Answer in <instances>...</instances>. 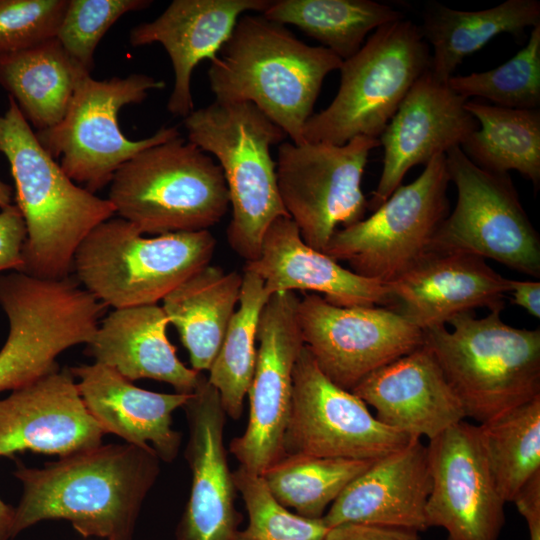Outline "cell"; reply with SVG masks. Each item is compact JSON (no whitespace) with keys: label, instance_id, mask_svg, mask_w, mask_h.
<instances>
[{"label":"cell","instance_id":"cell-11","mask_svg":"<svg viewBox=\"0 0 540 540\" xmlns=\"http://www.w3.org/2000/svg\"><path fill=\"white\" fill-rule=\"evenodd\" d=\"M445 154L436 155L411 183L400 185L373 213L338 229L323 253L354 273L384 284L417 264L449 214Z\"/></svg>","mask_w":540,"mask_h":540},{"label":"cell","instance_id":"cell-21","mask_svg":"<svg viewBox=\"0 0 540 540\" xmlns=\"http://www.w3.org/2000/svg\"><path fill=\"white\" fill-rule=\"evenodd\" d=\"M386 285L388 308L422 331L477 307L503 309L510 290L508 279L485 259L463 252H429Z\"/></svg>","mask_w":540,"mask_h":540},{"label":"cell","instance_id":"cell-18","mask_svg":"<svg viewBox=\"0 0 540 540\" xmlns=\"http://www.w3.org/2000/svg\"><path fill=\"white\" fill-rule=\"evenodd\" d=\"M467 101L430 69L415 81L379 137L383 168L368 210L382 205L412 167L461 147L478 129Z\"/></svg>","mask_w":540,"mask_h":540},{"label":"cell","instance_id":"cell-20","mask_svg":"<svg viewBox=\"0 0 540 540\" xmlns=\"http://www.w3.org/2000/svg\"><path fill=\"white\" fill-rule=\"evenodd\" d=\"M104 434L70 369H58L0 400V456L30 450L63 457L100 445Z\"/></svg>","mask_w":540,"mask_h":540},{"label":"cell","instance_id":"cell-30","mask_svg":"<svg viewBox=\"0 0 540 540\" xmlns=\"http://www.w3.org/2000/svg\"><path fill=\"white\" fill-rule=\"evenodd\" d=\"M55 38L0 55V86L37 131L64 117L79 79L86 75Z\"/></svg>","mask_w":540,"mask_h":540},{"label":"cell","instance_id":"cell-14","mask_svg":"<svg viewBox=\"0 0 540 540\" xmlns=\"http://www.w3.org/2000/svg\"><path fill=\"white\" fill-rule=\"evenodd\" d=\"M292 381L283 455L374 461L414 439L379 422L359 397L334 384L305 346Z\"/></svg>","mask_w":540,"mask_h":540},{"label":"cell","instance_id":"cell-26","mask_svg":"<svg viewBox=\"0 0 540 540\" xmlns=\"http://www.w3.org/2000/svg\"><path fill=\"white\" fill-rule=\"evenodd\" d=\"M79 394L104 433L126 443L152 448L160 460L178 455L181 434L172 428L173 412L191 394L157 393L139 388L115 369L101 363L70 368Z\"/></svg>","mask_w":540,"mask_h":540},{"label":"cell","instance_id":"cell-7","mask_svg":"<svg viewBox=\"0 0 540 540\" xmlns=\"http://www.w3.org/2000/svg\"><path fill=\"white\" fill-rule=\"evenodd\" d=\"M108 200L141 233L156 235L208 230L229 208L220 166L181 136L124 163L110 182Z\"/></svg>","mask_w":540,"mask_h":540},{"label":"cell","instance_id":"cell-28","mask_svg":"<svg viewBox=\"0 0 540 540\" xmlns=\"http://www.w3.org/2000/svg\"><path fill=\"white\" fill-rule=\"evenodd\" d=\"M243 275L207 265L163 299L162 309L188 351L191 368L208 371L239 303Z\"/></svg>","mask_w":540,"mask_h":540},{"label":"cell","instance_id":"cell-13","mask_svg":"<svg viewBox=\"0 0 540 540\" xmlns=\"http://www.w3.org/2000/svg\"><path fill=\"white\" fill-rule=\"evenodd\" d=\"M379 139L357 136L343 145L280 143L276 178L282 204L303 241L323 252L332 235L364 219L362 177Z\"/></svg>","mask_w":540,"mask_h":540},{"label":"cell","instance_id":"cell-36","mask_svg":"<svg viewBox=\"0 0 540 540\" xmlns=\"http://www.w3.org/2000/svg\"><path fill=\"white\" fill-rule=\"evenodd\" d=\"M448 85L467 100L481 97L496 106L538 109L540 104V24L527 44L502 65L485 72L452 76Z\"/></svg>","mask_w":540,"mask_h":540},{"label":"cell","instance_id":"cell-6","mask_svg":"<svg viewBox=\"0 0 540 540\" xmlns=\"http://www.w3.org/2000/svg\"><path fill=\"white\" fill-rule=\"evenodd\" d=\"M215 247L209 230L145 237L129 221L110 218L81 242L72 269L105 306L152 305L209 265Z\"/></svg>","mask_w":540,"mask_h":540},{"label":"cell","instance_id":"cell-4","mask_svg":"<svg viewBox=\"0 0 540 540\" xmlns=\"http://www.w3.org/2000/svg\"><path fill=\"white\" fill-rule=\"evenodd\" d=\"M502 309L474 311L423 331L465 417L479 424L540 396V330L510 326Z\"/></svg>","mask_w":540,"mask_h":540},{"label":"cell","instance_id":"cell-23","mask_svg":"<svg viewBox=\"0 0 540 540\" xmlns=\"http://www.w3.org/2000/svg\"><path fill=\"white\" fill-rule=\"evenodd\" d=\"M351 392L375 409L379 422L410 438L431 440L466 418L424 343L368 375Z\"/></svg>","mask_w":540,"mask_h":540},{"label":"cell","instance_id":"cell-31","mask_svg":"<svg viewBox=\"0 0 540 540\" xmlns=\"http://www.w3.org/2000/svg\"><path fill=\"white\" fill-rule=\"evenodd\" d=\"M478 129L461 146L478 167L500 174L516 170L540 185V110L512 109L467 101Z\"/></svg>","mask_w":540,"mask_h":540},{"label":"cell","instance_id":"cell-45","mask_svg":"<svg viewBox=\"0 0 540 540\" xmlns=\"http://www.w3.org/2000/svg\"><path fill=\"white\" fill-rule=\"evenodd\" d=\"M12 188L9 184L0 179V208H5L11 205Z\"/></svg>","mask_w":540,"mask_h":540},{"label":"cell","instance_id":"cell-16","mask_svg":"<svg viewBox=\"0 0 540 540\" xmlns=\"http://www.w3.org/2000/svg\"><path fill=\"white\" fill-rule=\"evenodd\" d=\"M294 292L270 296L258 324L257 356L248 389L249 420L230 452L248 472L262 475L283 456V438L292 403V375L304 346Z\"/></svg>","mask_w":540,"mask_h":540},{"label":"cell","instance_id":"cell-25","mask_svg":"<svg viewBox=\"0 0 540 540\" xmlns=\"http://www.w3.org/2000/svg\"><path fill=\"white\" fill-rule=\"evenodd\" d=\"M243 271L262 279L270 296L302 290L323 295L339 307L390 305L386 284L362 277L308 246L290 217H279L271 223L259 257L246 262Z\"/></svg>","mask_w":540,"mask_h":540},{"label":"cell","instance_id":"cell-3","mask_svg":"<svg viewBox=\"0 0 540 540\" xmlns=\"http://www.w3.org/2000/svg\"><path fill=\"white\" fill-rule=\"evenodd\" d=\"M0 152L10 164L26 225L22 273L46 280L69 277L77 248L116 213L114 206L65 174L9 95L0 114Z\"/></svg>","mask_w":540,"mask_h":540},{"label":"cell","instance_id":"cell-9","mask_svg":"<svg viewBox=\"0 0 540 540\" xmlns=\"http://www.w3.org/2000/svg\"><path fill=\"white\" fill-rule=\"evenodd\" d=\"M78 284L70 277L0 275V306L9 324L0 349V392L58 370L63 351L92 340L106 306Z\"/></svg>","mask_w":540,"mask_h":540},{"label":"cell","instance_id":"cell-41","mask_svg":"<svg viewBox=\"0 0 540 540\" xmlns=\"http://www.w3.org/2000/svg\"><path fill=\"white\" fill-rule=\"evenodd\" d=\"M323 540H420L419 532L411 529L343 523L328 529Z\"/></svg>","mask_w":540,"mask_h":540},{"label":"cell","instance_id":"cell-32","mask_svg":"<svg viewBox=\"0 0 540 540\" xmlns=\"http://www.w3.org/2000/svg\"><path fill=\"white\" fill-rule=\"evenodd\" d=\"M262 15L298 27L342 60L359 51L370 31L403 18L398 10L372 0H276Z\"/></svg>","mask_w":540,"mask_h":540},{"label":"cell","instance_id":"cell-43","mask_svg":"<svg viewBox=\"0 0 540 540\" xmlns=\"http://www.w3.org/2000/svg\"><path fill=\"white\" fill-rule=\"evenodd\" d=\"M509 281L513 303L524 308L530 315L540 318V282L533 280Z\"/></svg>","mask_w":540,"mask_h":540},{"label":"cell","instance_id":"cell-44","mask_svg":"<svg viewBox=\"0 0 540 540\" xmlns=\"http://www.w3.org/2000/svg\"><path fill=\"white\" fill-rule=\"evenodd\" d=\"M15 508L0 498V540L13 539Z\"/></svg>","mask_w":540,"mask_h":540},{"label":"cell","instance_id":"cell-12","mask_svg":"<svg viewBox=\"0 0 540 540\" xmlns=\"http://www.w3.org/2000/svg\"><path fill=\"white\" fill-rule=\"evenodd\" d=\"M445 157L457 202L438 227L429 252L468 253L539 278L540 236L509 174L478 167L461 147Z\"/></svg>","mask_w":540,"mask_h":540},{"label":"cell","instance_id":"cell-19","mask_svg":"<svg viewBox=\"0 0 540 540\" xmlns=\"http://www.w3.org/2000/svg\"><path fill=\"white\" fill-rule=\"evenodd\" d=\"M188 425L185 458L191 470L189 499L177 540H237L242 516L224 446L226 412L217 390L203 375L182 407Z\"/></svg>","mask_w":540,"mask_h":540},{"label":"cell","instance_id":"cell-15","mask_svg":"<svg viewBox=\"0 0 540 540\" xmlns=\"http://www.w3.org/2000/svg\"><path fill=\"white\" fill-rule=\"evenodd\" d=\"M296 315L319 369L347 391L424 343L420 328L382 306L339 307L310 293L299 299Z\"/></svg>","mask_w":540,"mask_h":540},{"label":"cell","instance_id":"cell-10","mask_svg":"<svg viewBox=\"0 0 540 540\" xmlns=\"http://www.w3.org/2000/svg\"><path fill=\"white\" fill-rule=\"evenodd\" d=\"M162 80L134 73L95 80L90 74L76 84L64 117L35 134L43 148L74 182L95 193L111 182L115 172L142 150L180 136L178 128L161 127L150 137L132 140L121 131L119 111L143 102L148 91L162 89Z\"/></svg>","mask_w":540,"mask_h":540},{"label":"cell","instance_id":"cell-38","mask_svg":"<svg viewBox=\"0 0 540 540\" xmlns=\"http://www.w3.org/2000/svg\"><path fill=\"white\" fill-rule=\"evenodd\" d=\"M150 0H69L56 39L85 73L94 67V52L110 27L124 14L143 10Z\"/></svg>","mask_w":540,"mask_h":540},{"label":"cell","instance_id":"cell-39","mask_svg":"<svg viewBox=\"0 0 540 540\" xmlns=\"http://www.w3.org/2000/svg\"><path fill=\"white\" fill-rule=\"evenodd\" d=\"M69 0H0V55L56 37Z\"/></svg>","mask_w":540,"mask_h":540},{"label":"cell","instance_id":"cell-17","mask_svg":"<svg viewBox=\"0 0 540 540\" xmlns=\"http://www.w3.org/2000/svg\"><path fill=\"white\" fill-rule=\"evenodd\" d=\"M427 449L428 527L443 528L447 540H498L506 502L496 487L477 425L463 420L429 440Z\"/></svg>","mask_w":540,"mask_h":540},{"label":"cell","instance_id":"cell-2","mask_svg":"<svg viewBox=\"0 0 540 540\" xmlns=\"http://www.w3.org/2000/svg\"><path fill=\"white\" fill-rule=\"evenodd\" d=\"M342 62L330 50L300 41L284 25L246 13L208 77L216 101L254 104L300 145L324 79Z\"/></svg>","mask_w":540,"mask_h":540},{"label":"cell","instance_id":"cell-1","mask_svg":"<svg viewBox=\"0 0 540 540\" xmlns=\"http://www.w3.org/2000/svg\"><path fill=\"white\" fill-rule=\"evenodd\" d=\"M152 448L98 445L46 464H16L23 493L15 508L13 538L45 520H66L84 537L133 540L136 522L160 472Z\"/></svg>","mask_w":540,"mask_h":540},{"label":"cell","instance_id":"cell-40","mask_svg":"<svg viewBox=\"0 0 540 540\" xmlns=\"http://www.w3.org/2000/svg\"><path fill=\"white\" fill-rule=\"evenodd\" d=\"M26 225L17 205H9L0 211V273L5 270L22 272L23 249L26 241Z\"/></svg>","mask_w":540,"mask_h":540},{"label":"cell","instance_id":"cell-27","mask_svg":"<svg viewBox=\"0 0 540 540\" xmlns=\"http://www.w3.org/2000/svg\"><path fill=\"white\" fill-rule=\"evenodd\" d=\"M168 324L157 304L114 309L98 325L87 354L130 381L153 379L192 394L203 374L179 360L167 337Z\"/></svg>","mask_w":540,"mask_h":540},{"label":"cell","instance_id":"cell-5","mask_svg":"<svg viewBox=\"0 0 540 540\" xmlns=\"http://www.w3.org/2000/svg\"><path fill=\"white\" fill-rule=\"evenodd\" d=\"M188 141L218 160L229 195L230 247L255 261L264 235L279 217H289L278 191L270 148L287 137L250 102H221L193 110L183 120Z\"/></svg>","mask_w":540,"mask_h":540},{"label":"cell","instance_id":"cell-24","mask_svg":"<svg viewBox=\"0 0 540 540\" xmlns=\"http://www.w3.org/2000/svg\"><path fill=\"white\" fill-rule=\"evenodd\" d=\"M431 490L428 449L421 439L374 460L331 504L322 517L328 528L343 523L429 527L426 503Z\"/></svg>","mask_w":540,"mask_h":540},{"label":"cell","instance_id":"cell-42","mask_svg":"<svg viewBox=\"0 0 540 540\" xmlns=\"http://www.w3.org/2000/svg\"><path fill=\"white\" fill-rule=\"evenodd\" d=\"M513 502L526 520L529 540H540V475L528 482Z\"/></svg>","mask_w":540,"mask_h":540},{"label":"cell","instance_id":"cell-33","mask_svg":"<svg viewBox=\"0 0 540 540\" xmlns=\"http://www.w3.org/2000/svg\"><path fill=\"white\" fill-rule=\"evenodd\" d=\"M496 487L513 502L540 475V396L477 425Z\"/></svg>","mask_w":540,"mask_h":540},{"label":"cell","instance_id":"cell-22","mask_svg":"<svg viewBox=\"0 0 540 540\" xmlns=\"http://www.w3.org/2000/svg\"><path fill=\"white\" fill-rule=\"evenodd\" d=\"M269 0H174L156 19L133 27L132 46L161 44L170 57L174 85L167 110L187 117L194 110L191 77L203 60L214 62L231 36L239 18L247 12L262 13Z\"/></svg>","mask_w":540,"mask_h":540},{"label":"cell","instance_id":"cell-29","mask_svg":"<svg viewBox=\"0 0 540 540\" xmlns=\"http://www.w3.org/2000/svg\"><path fill=\"white\" fill-rule=\"evenodd\" d=\"M540 24L538 0H506L478 11L431 5L420 27L424 39L433 47L430 71L447 81L465 57L478 51L501 33L522 36L525 29Z\"/></svg>","mask_w":540,"mask_h":540},{"label":"cell","instance_id":"cell-35","mask_svg":"<svg viewBox=\"0 0 540 540\" xmlns=\"http://www.w3.org/2000/svg\"><path fill=\"white\" fill-rule=\"evenodd\" d=\"M373 461L283 455L262 477L276 500L296 514L320 519Z\"/></svg>","mask_w":540,"mask_h":540},{"label":"cell","instance_id":"cell-34","mask_svg":"<svg viewBox=\"0 0 540 540\" xmlns=\"http://www.w3.org/2000/svg\"><path fill=\"white\" fill-rule=\"evenodd\" d=\"M269 298L263 280L243 271L239 306L208 370V382L217 390L226 415L233 419L240 418L243 411L255 369L259 319Z\"/></svg>","mask_w":540,"mask_h":540},{"label":"cell","instance_id":"cell-37","mask_svg":"<svg viewBox=\"0 0 540 540\" xmlns=\"http://www.w3.org/2000/svg\"><path fill=\"white\" fill-rule=\"evenodd\" d=\"M236 490L248 513V525L237 540H323L328 527L323 519L290 512L268 489L262 475L242 467L232 472Z\"/></svg>","mask_w":540,"mask_h":540},{"label":"cell","instance_id":"cell-8","mask_svg":"<svg viewBox=\"0 0 540 540\" xmlns=\"http://www.w3.org/2000/svg\"><path fill=\"white\" fill-rule=\"evenodd\" d=\"M430 61L419 26L402 18L379 27L357 53L343 60L338 92L308 119L304 142L343 145L357 136L379 139Z\"/></svg>","mask_w":540,"mask_h":540}]
</instances>
